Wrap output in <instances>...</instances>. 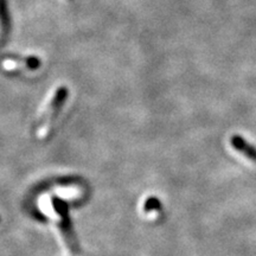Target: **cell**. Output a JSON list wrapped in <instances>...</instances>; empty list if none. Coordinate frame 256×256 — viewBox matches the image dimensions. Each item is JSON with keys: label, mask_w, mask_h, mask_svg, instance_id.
Segmentation results:
<instances>
[{"label": "cell", "mask_w": 256, "mask_h": 256, "mask_svg": "<svg viewBox=\"0 0 256 256\" xmlns=\"http://www.w3.org/2000/svg\"><path fill=\"white\" fill-rule=\"evenodd\" d=\"M68 98V89L66 87H60L54 92L52 98L42 113L37 126V136L40 139H44L49 134L54 121L58 116L60 110H62L64 102Z\"/></svg>", "instance_id": "obj_1"}, {"label": "cell", "mask_w": 256, "mask_h": 256, "mask_svg": "<svg viewBox=\"0 0 256 256\" xmlns=\"http://www.w3.org/2000/svg\"><path fill=\"white\" fill-rule=\"evenodd\" d=\"M230 142H232V146L236 150V151L242 153V154L247 156L248 159H250L254 162H256V148L248 142H246L242 136H232Z\"/></svg>", "instance_id": "obj_2"}, {"label": "cell", "mask_w": 256, "mask_h": 256, "mask_svg": "<svg viewBox=\"0 0 256 256\" xmlns=\"http://www.w3.org/2000/svg\"><path fill=\"white\" fill-rule=\"evenodd\" d=\"M10 60L14 62L16 64L18 63H23L25 64V66L28 69H37L40 68V60L36 58V57H30V58H19V57H8Z\"/></svg>", "instance_id": "obj_3"}, {"label": "cell", "mask_w": 256, "mask_h": 256, "mask_svg": "<svg viewBox=\"0 0 256 256\" xmlns=\"http://www.w3.org/2000/svg\"><path fill=\"white\" fill-rule=\"evenodd\" d=\"M0 19H2V23L4 25V28H8V11H6L5 0H0Z\"/></svg>", "instance_id": "obj_4"}]
</instances>
